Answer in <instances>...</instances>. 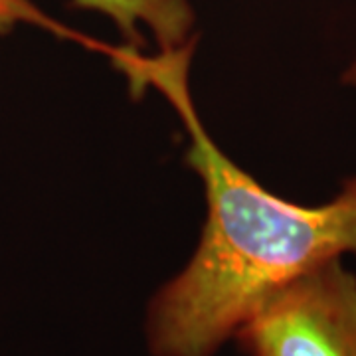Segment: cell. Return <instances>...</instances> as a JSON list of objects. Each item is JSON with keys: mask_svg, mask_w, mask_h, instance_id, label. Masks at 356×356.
<instances>
[{"mask_svg": "<svg viewBox=\"0 0 356 356\" xmlns=\"http://www.w3.org/2000/svg\"><path fill=\"white\" fill-rule=\"evenodd\" d=\"M194 40L147 58L115 48L133 88L153 86L186 123V163L202 178L208 218L186 267L156 293L147 339L153 356H212L271 293L325 261L356 254V177L323 206L287 202L218 149L192 105Z\"/></svg>", "mask_w": 356, "mask_h": 356, "instance_id": "6da1fadb", "label": "cell"}, {"mask_svg": "<svg viewBox=\"0 0 356 356\" xmlns=\"http://www.w3.org/2000/svg\"><path fill=\"white\" fill-rule=\"evenodd\" d=\"M248 356H356V275L325 261L271 293L234 337Z\"/></svg>", "mask_w": 356, "mask_h": 356, "instance_id": "7a4b0ae2", "label": "cell"}, {"mask_svg": "<svg viewBox=\"0 0 356 356\" xmlns=\"http://www.w3.org/2000/svg\"><path fill=\"white\" fill-rule=\"evenodd\" d=\"M72 6L107 16L131 48L143 46L145 30H151L161 50L192 42L194 13L188 0H72Z\"/></svg>", "mask_w": 356, "mask_h": 356, "instance_id": "3957f363", "label": "cell"}, {"mask_svg": "<svg viewBox=\"0 0 356 356\" xmlns=\"http://www.w3.org/2000/svg\"><path fill=\"white\" fill-rule=\"evenodd\" d=\"M20 24H32L56 32V36L77 40L86 46H95V42L89 38L77 36L74 30L58 24L54 18L44 13L34 4V0H0V34H6Z\"/></svg>", "mask_w": 356, "mask_h": 356, "instance_id": "277c9868", "label": "cell"}, {"mask_svg": "<svg viewBox=\"0 0 356 356\" xmlns=\"http://www.w3.org/2000/svg\"><path fill=\"white\" fill-rule=\"evenodd\" d=\"M344 79L348 81V83H353V86H356V64L346 72V76H344Z\"/></svg>", "mask_w": 356, "mask_h": 356, "instance_id": "5b68a950", "label": "cell"}]
</instances>
